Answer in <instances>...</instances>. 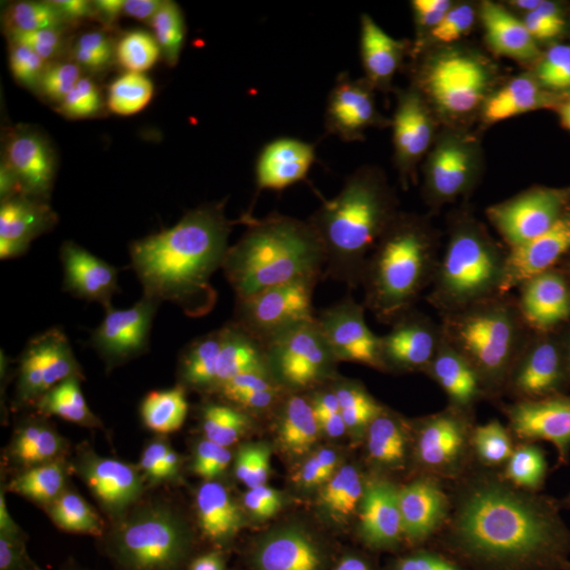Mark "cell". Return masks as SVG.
I'll list each match as a JSON object with an SVG mask.
<instances>
[{"label":"cell","instance_id":"6da1fadb","mask_svg":"<svg viewBox=\"0 0 570 570\" xmlns=\"http://www.w3.org/2000/svg\"><path fill=\"white\" fill-rule=\"evenodd\" d=\"M465 450L450 402L395 414L346 454L265 484L266 539L284 570H423L446 532Z\"/></svg>","mask_w":570,"mask_h":570},{"label":"cell","instance_id":"7a4b0ae2","mask_svg":"<svg viewBox=\"0 0 570 570\" xmlns=\"http://www.w3.org/2000/svg\"><path fill=\"white\" fill-rule=\"evenodd\" d=\"M494 459L459 492L444 539L461 570L570 569V431L489 429Z\"/></svg>","mask_w":570,"mask_h":570},{"label":"cell","instance_id":"3957f363","mask_svg":"<svg viewBox=\"0 0 570 570\" xmlns=\"http://www.w3.org/2000/svg\"><path fill=\"white\" fill-rule=\"evenodd\" d=\"M9 324L30 346L45 391L94 404L110 353V315L91 277L61 261L28 266L11 296Z\"/></svg>","mask_w":570,"mask_h":570},{"label":"cell","instance_id":"277c9868","mask_svg":"<svg viewBox=\"0 0 570 570\" xmlns=\"http://www.w3.org/2000/svg\"><path fill=\"white\" fill-rule=\"evenodd\" d=\"M115 431L91 402L32 391L2 404L0 478L61 489L110 452Z\"/></svg>","mask_w":570,"mask_h":570},{"label":"cell","instance_id":"5b68a950","mask_svg":"<svg viewBox=\"0 0 570 570\" xmlns=\"http://www.w3.org/2000/svg\"><path fill=\"white\" fill-rule=\"evenodd\" d=\"M125 570H237L235 541L164 492L134 482L121 494Z\"/></svg>","mask_w":570,"mask_h":570},{"label":"cell","instance_id":"8992f818","mask_svg":"<svg viewBox=\"0 0 570 570\" xmlns=\"http://www.w3.org/2000/svg\"><path fill=\"white\" fill-rule=\"evenodd\" d=\"M327 117L338 131H351L366 98L372 53L366 26L346 2H326L301 42Z\"/></svg>","mask_w":570,"mask_h":570},{"label":"cell","instance_id":"52a82bcc","mask_svg":"<svg viewBox=\"0 0 570 570\" xmlns=\"http://www.w3.org/2000/svg\"><path fill=\"white\" fill-rule=\"evenodd\" d=\"M306 190V167L279 146L254 144L223 167L216 214L237 230H266L285 220Z\"/></svg>","mask_w":570,"mask_h":570},{"label":"cell","instance_id":"ba28073f","mask_svg":"<svg viewBox=\"0 0 570 570\" xmlns=\"http://www.w3.org/2000/svg\"><path fill=\"white\" fill-rule=\"evenodd\" d=\"M18 66L125 58L134 45L100 2H41L21 11L11 28Z\"/></svg>","mask_w":570,"mask_h":570},{"label":"cell","instance_id":"9c48e42d","mask_svg":"<svg viewBox=\"0 0 570 570\" xmlns=\"http://www.w3.org/2000/svg\"><path fill=\"white\" fill-rule=\"evenodd\" d=\"M322 110L311 77L289 61H263L249 68L230 96V112L252 140L279 146L298 140Z\"/></svg>","mask_w":570,"mask_h":570},{"label":"cell","instance_id":"30bf717a","mask_svg":"<svg viewBox=\"0 0 570 570\" xmlns=\"http://www.w3.org/2000/svg\"><path fill=\"white\" fill-rule=\"evenodd\" d=\"M513 383L570 379V275L530 289L511 326Z\"/></svg>","mask_w":570,"mask_h":570},{"label":"cell","instance_id":"8fae6325","mask_svg":"<svg viewBox=\"0 0 570 570\" xmlns=\"http://www.w3.org/2000/svg\"><path fill=\"white\" fill-rule=\"evenodd\" d=\"M225 82L205 63H176L165 68L146 96L150 125L180 142L212 138L226 119Z\"/></svg>","mask_w":570,"mask_h":570},{"label":"cell","instance_id":"7c38bea8","mask_svg":"<svg viewBox=\"0 0 570 570\" xmlns=\"http://www.w3.org/2000/svg\"><path fill=\"white\" fill-rule=\"evenodd\" d=\"M161 148V134L153 125L125 122L96 129L77 178L98 199L121 207L159 164Z\"/></svg>","mask_w":570,"mask_h":570},{"label":"cell","instance_id":"4fadbf2b","mask_svg":"<svg viewBox=\"0 0 570 570\" xmlns=\"http://www.w3.org/2000/svg\"><path fill=\"white\" fill-rule=\"evenodd\" d=\"M204 216V193L183 159L164 155L121 205L119 223L144 237L190 230Z\"/></svg>","mask_w":570,"mask_h":570},{"label":"cell","instance_id":"5bb4252c","mask_svg":"<svg viewBox=\"0 0 570 570\" xmlns=\"http://www.w3.org/2000/svg\"><path fill=\"white\" fill-rule=\"evenodd\" d=\"M60 96L23 82L20 134L28 155L60 176H77L96 129Z\"/></svg>","mask_w":570,"mask_h":570},{"label":"cell","instance_id":"9a60e30c","mask_svg":"<svg viewBox=\"0 0 570 570\" xmlns=\"http://www.w3.org/2000/svg\"><path fill=\"white\" fill-rule=\"evenodd\" d=\"M125 58L70 63H23L21 82L47 89L77 108L89 122L108 119L127 96Z\"/></svg>","mask_w":570,"mask_h":570},{"label":"cell","instance_id":"2e32d148","mask_svg":"<svg viewBox=\"0 0 570 570\" xmlns=\"http://www.w3.org/2000/svg\"><path fill=\"white\" fill-rule=\"evenodd\" d=\"M134 42L188 37L195 32L186 4L171 0H112L100 2Z\"/></svg>","mask_w":570,"mask_h":570},{"label":"cell","instance_id":"e0dca14e","mask_svg":"<svg viewBox=\"0 0 570 570\" xmlns=\"http://www.w3.org/2000/svg\"><path fill=\"white\" fill-rule=\"evenodd\" d=\"M324 7L326 2L317 0H252L247 28L275 41L301 45Z\"/></svg>","mask_w":570,"mask_h":570},{"label":"cell","instance_id":"ac0fdd59","mask_svg":"<svg viewBox=\"0 0 570 570\" xmlns=\"http://www.w3.org/2000/svg\"><path fill=\"white\" fill-rule=\"evenodd\" d=\"M195 32L212 49L230 45L233 39L247 28V9L245 0H197L186 4Z\"/></svg>","mask_w":570,"mask_h":570},{"label":"cell","instance_id":"d6986e66","mask_svg":"<svg viewBox=\"0 0 570 570\" xmlns=\"http://www.w3.org/2000/svg\"><path fill=\"white\" fill-rule=\"evenodd\" d=\"M60 490L41 482L0 478V515L2 520L37 515L58 501Z\"/></svg>","mask_w":570,"mask_h":570},{"label":"cell","instance_id":"ffe728a7","mask_svg":"<svg viewBox=\"0 0 570 570\" xmlns=\"http://www.w3.org/2000/svg\"><path fill=\"white\" fill-rule=\"evenodd\" d=\"M564 570H570V569H564Z\"/></svg>","mask_w":570,"mask_h":570}]
</instances>
